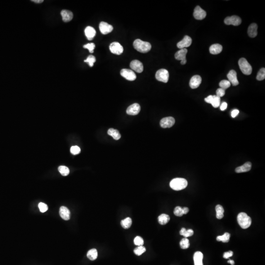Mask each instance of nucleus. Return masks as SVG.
Returning <instances> with one entry per match:
<instances>
[{
	"mask_svg": "<svg viewBox=\"0 0 265 265\" xmlns=\"http://www.w3.org/2000/svg\"><path fill=\"white\" fill-rule=\"evenodd\" d=\"M38 207L39 208L40 211L42 213H44L45 212L47 211L48 209V206L46 205V204L42 203V202L39 203Z\"/></svg>",
	"mask_w": 265,
	"mask_h": 265,
	"instance_id": "obj_43",
	"label": "nucleus"
},
{
	"mask_svg": "<svg viewBox=\"0 0 265 265\" xmlns=\"http://www.w3.org/2000/svg\"><path fill=\"white\" fill-rule=\"evenodd\" d=\"M58 170L62 176H67L69 174V172H70V170H69V168L67 167L64 166V165L60 166L58 168Z\"/></svg>",
	"mask_w": 265,
	"mask_h": 265,
	"instance_id": "obj_32",
	"label": "nucleus"
},
{
	"mask_svg": "<svg viewBox=\"0 0 265 265\" xmlns=\"http://www.w3.org/2000/svg\"><path fill=\"white\" fill-rule=\"evenodd\" d=\"M210 52L213 55H217L221 52L222 46L219 44H214L210 47Z\"/></svg>",
	"mask_w": 265,
	"mask_h": 265,
	"instance_id": "obj_24",
	"label": "nucleus"
},
{
	"mask_svg": "<svg viewBox=\"0 0 265 265\" xmlns=\"http://www.w3.org/2000/svg\"><path fill=\"white\" fill-rule=\"evenodd\" d=\"M108 135L113 137L115 140H118L121 138L120 134L119 131L113 128H111L108 130Z\"/></svg>",
	"mask_w": 265,
	"mask_h": 265,
	"instance_id": "obj_25",
	"label": "nucleus"
},
{
	"mask_svg": "<svg viewBox=\"0 0 265 265\" xmlns=\"http://www.w3.org/2000/svg\"><path fill=\"white\" fill-rule=\"evenodd\" d=\"M180 235H182L185 237V238H188L189 237H191L194 235V231L192 229H188L186 230L185 228H182L180 231Z\"/></svg>",
	"mask_w": 265,
	"mask_h": 265,
	"instance_id": "obj_30",
	"label": "nucleus"
},
{
	"mask_svg": "<svg viewBox=\"0 0 265 265\" xmlns=\"http://www.w3.org/2000/svg\"><path fill=\"white\" fill-rule=\"evenodd\" d=\"M192 43V38L189 36L186 35L181 41L177 43V46L178 48L182 49H184L186 47H189L191 46Z\"/></svg>",
	"mask_w": 265,
	"mask_h": 265,
	"instance_id": "obj_12",
	"label": "nucleus"
},
{
	"mask_svg": "<svg viewBox=\"0 0 265 265\" xmlns=\"http://www.w3.org/2000/svg\"><path fill=\"white\" fill-rule=\"evenodd\" d=\"M155 77L158 81L166 83L169 79V72L165 69H161L157 71Z\"/></svg>",
	"mask_w": 265,
	"mask_h": 265,
	"instance_id": "obj_5",
	"label": "nucleus"
},
{
	"mask_svg": "<svg viewBox=\"0 0 265 265\" xmlns=\"http://www.w3.org/2000/svg\"><path fill=\"white\" fill-rule=\"evenodd\" d=\"M174 118L170 116L163 118L160 121L161 126L163 128H170L174 125Z\"/></svg>",
	"mask_w": 265,
	"mask_h": 265,
	"instance_id": "obj_11",
	"label": "nucleus"
},
{
	"mask_svg": "<svg viewBox=\"0 0 265 265\" xmlns=\"http://www.w3.org/2000/svg\"><path fill=\"white\" fill-rule=\"evenodd\" d=\"M86 36L88 40H91L93 39L96 35L95 30L91 26H88L84 30Z\"/></svg>",
	"mask_w": 265,
	"mask_h": 265,
	"instance_id": "obj_21",
	"label": "nucleus"
},
{
	"mask_svg": "<svg viewBox=\"0 0 265 265\" xmlns=\"http://www.w3.org/2000/svg\"><path fill=\"white\" fill-rule=\"evenodd\" d=\"M230 235L228 233H226L222 236L217 237V241H222L223 243H228L230 240Z\"/></svg>",
	"mask_w": 265,
	"mask_h": 265,
	"instance_id": "obj_31",
	"label": "nucleus"
},
{
	"mask_svg": "<svg viewBox=\"0 0 265 265\" xmlns=\"http://www.w3.org/2000/svg\"><path fill=\"white\" fill-rule=\"evenodd\" d=\"M60 215L62 219L68 221L70 218V211L66 207H61L60 209Z\"/></svg>",
	"mask_w": 265,
	"mask_h": 265,
	"instance_id": "obj_18",
	"label": "nucleus"
},
{
	"mask_svg": "<svg viewBox=\"0 0 265 265\" xmlns=\"http://www.w3.org/2000/svg\"><path fill=\"white\" fill-rule=\"evenodd\" d=\"M174 214L175 216H177V217H182L184 214L183 212L182 208H181V207L179 206L175 207L174 210Z\"/></svg>",
	"mask_w": 265,
	"mask_h": 265,
	"instance_id": "obj_41",
	"label": "nucleus"
},
{
	"mask_svg": "<svg viewBox=\"0 0 265 265\" xmlns=\"http://www.w3.org/2000/svg\"><path fill=\"white\" fill-rule=\"evenodd\" d=\"M99 29L102 34L107 35L112 32L113 28L111 25H110L107 23L101 22L99 25Z\"/></svg>",
	"mask_w": 265,
	"mask_h": 265,
	"instance_id": "obj_13",
	"label": "nucleus"
},
{
	"mask_svg": "<svg viewBox=\"0 0 265 265\" xmlns=\"http://www.w3.org/2000/svg\"><path fill=\"white\" fill-rule=\"evenodd\" d=\"M60 14L62 16V20L64 22H69L73 19V13L68 10H62V11H61Z\"/></svg>",
	"mask_w": 265,
	"mask_h": 265,
	"instance_id": "obj_19",
	"label": "nucleus"
},
{
	"mask_svg": "<svg viewBox=\"0 0 265 265\" xmlns=\"http://www.w3.org/2000/svg\"><path fill=\"white\" fill-rule=\"evenodd\" d=\"M70 152L73 155H77L79 154L81 152V149L78 146H72L71 149H70Z\"/></svg>",
	"mask_w": 265,
	"mask_h": 265,
	"instance_id": "obj_42",
	"label": "nucleus"
},
{
	"mask_svg": "<svg viewBox=\"0 0 265 265\" xmlns=\"http://www.w3.org/2000/svg\"><path fill=\"white\" fill-rule=\"evenodd\" d=\"M85 62H87L89 64V66L92 67L93 66L94 63L96 62V58L92 55H90L87 57L86 60H84Z\"/></svg>",
	"mask_w": 265,
	"mask_h": 265,
	"instance_id": "obj_38",
	"label": "nucleus"
},
{
	"mask_svg": "<svg viewBox=\"0 0 265 265\" xmlns=\"http://www.w3.org/2000/svg\"><path fill=\"white\" fill-rule=\"evenodd\" d=\"M140 111V106L138 104L135 103L132 104L127 108L126 113L127 114L131 116H135L138 114Z\"/></svg>",
	"mask_w": 265,
	"mask_h": 265,
	"instance_id": "obj_14",
	"label": "nucleus"
},
{
	"mask_svg": "<svg viewBox=\"0 0 265 265\" xmlns=\"http://www.w3.org/2000/svg\"><path fill=\"white\" fill-rule=\"evenodd\" d=\"M87 257L89 260L91 261L95 260L98 257V252L95 248L89 250L87 253Z\"/></svg>",
	"mask_w": 265,
	"mask_h": 265,
	"instance_id": "obj_26",
	"label": "nucleus"
},
{
	"mask_svg": "<svg viewBox=\"0 0 265 265\" xmlns=\"http://www.w3.org/2000/svg\"><path fill=\"white\" fill-rule=\"evenodd\" d=\"M130 67L133 70L138 73H141L143 71V64L138 60H134L130 63Z\"/></svg>",
	"mask_w": 265,
	"mask_h": 265,
	"instance_id": "obj_16",
	"label": "nucleus"
},
{
	"mask_svg": "<svg viewBox=\"0 0 265 265\" xmlns=\"http://www.w3.org/2000/svg\"><path fill=\"white\" fill-rule=\"evenodd\" d=\"M170 220V216L167 214H162L158 217V221L161 225H165Z\"/></svg>",
	"mask_w": 265,
	"mask_h": 265,
	"instance_id": "obj_27",
	"label": "nucleus"
},
{
	"mask_svg": "<svg viewBox=\"0 0 265 265\" xmlns=\"http://www.w3.org/2000/svg\"><path fill=\"white\" fill-rule=\"evenodd\" d=\"M239 66L244 74L249 75L252 73L253 68L248 60L244 58H241L239 60Z\"/></svg>",
	"mask_w": 265,
	"mask_h": 265,
	"instance_id": "obj_4",
	"label": "nucleus"
},
{
	"mask_svg": "<svg viewBox=\"0 0 265 265\" xmlns=\"http://www.w3.org/2000/svg\"><path fill=\"white\" fill-rule=\"evenodd\" d=\"M233 253L232 251H229L228 252H226L223 254V258L225 259H228L229 257H231L233 256Z\"/></svg>",
	"mask_w": 265,
	"mask_h": 265,
	"instance_id": "obj_45",
	"label": "nucleus"
},
{
	"mask_svg": "<svg viewBox=\"0 0 265 265\" xmlns=\"http://www.w3.org/2000/svg\"><path fill=\"white\" fill-rule=\"evenodd\" d=\"M258 26L255 23H253L249 26L248 28V33L249 37L251 38L255 37L257 35Z\"/></svg>",
	"mask_w": 265,
	"mask_h": 265,
	"instance_id": "obj_22",
	"label": "nucleus"
},
{
	"mask_svg": "<svg viewBox=\"0 0 265 265\" xmlns=\"http://www.w3.org/2000/svg\"><path fill=\"white\" fill-rule=\"evenodd\" d=\"M227 107V104L226 102H224L221 104L220 107L221 111H224L226 109Z\"/></svg>",
	"mask_w": 265,
	"mask_h": 265,
	"instance_id": "obj_48",
	"label": "nucleus"
},
{
	"mask_svg": "<svg viewBox=\"0 0 265 265\" xmlns=\"http://www.w3.org/2000/svg\"><path fill=\"white\" fill-rule=\"evenodd\" d=\"M183 214H187L189 211V208H187V207H184V208H183Z\"/></svg>",
	"mask_w": 265,
	"mask_h": 265,
	"instance_id": "obj_49",
	"label": "nucleus"
},
{
	"mask_svg": "<svg viewBox=\"0 0 265 265\" xmlns=\"http://www.w3.org/2000/svg\"><path fill=\"white\" fill-rule=\"evenodd\" d=\"M202 79L199 75H194L191 78L190 82V86L192 89H195L199 87L201 83Z\"/></svg>",
	"mask_w": 265,
	"mask_h": 265,
	"instance_id": "obj_15",
	"label": "nucleus"
},
{
	"mask_svg": "<svg viewBox=\"0 0 265 265\" xmlns=\"http://www.w3.org/2000/svg\"><path fill=\"white\" fill-rule=\"evenodd\" d=\"M228 263H230L231 265H234V264H235L234 261L233 260H229L228 261Z\"/></svg>",
	"mask_w": 265,
	"mask_h": 265,
	"instance_id": "obj_51",
	"label": "nucleus"
},
{
	"mask_svg": "<svg viewBox=\"0 0 265 265\" xmlns=\"http://www.w3.org/2000/svg\"><path fill=\"white\" fill-rule=\"evenodd\" d=\"M135 245L138 246H143L144 244V241L141 237L137 236L134 240Z\"/></svg>",
	"mask_w": 265,
	"mask_h": 265,
	"instance_id": "obj_39",
	"label": "nucleus"
},
{
	"mask_svg": "<svg viewBox=\"0 0 265 265\" xmlns=\"http://www.w3.org/2000/svg\"><path fill=\"white\" fill-rule=\"evenodd\" d=\"M180 245L182 249H187L188 248H189L190 246L189 239H188L186 238L183 239L180 243Z\"/></svg>",
	"mask_w": 265,
	"mask_h": 265,
	"instance_id": "obj_34",
	"label": "nucleus"
},
{
	"mask_svg": "<svg viewBox=\"0 0 265 265\" xmlns=\"http://www.w3.org/2000/svg\"><path fill=\"white\" fill-rule=\"evenodd\" d=\"M216 211L217 212V219H221L224 216V209L222 206L220 205H217L216 207Z\"/></svg>",
	"mask_w": 265,
	"mask_h": 265,
	"instance_id": "obj_29",
	"label": "nucleus"
},
{
	"mask_svg": "<svg viewBox=\"0 0 265 265\" xmlns=\"http://www.w3.org/2000/svg\"><path fill=\"white\" fill-rule=\"evenodd\" d=\"M145 251H146V248L144 246H138V247H137L134 249V252L136 255L140 256L141 255V254H143V253H145Z\"/></svg>",
	"mask_w": 265,
	"mask_h": 265,
	"instance_id": "obj_33",
	"label": "nucleus"
},
{
	"mask_svg": "<svg viewBox=\"0 0 265 265\" xmlns=\"http://www.w3.org/2000/svg\"><path fill=\"white\" fill-rule=\"evenodd\" d=\"M225 24H226L227 25H232L237 26L240 25L241 24V19L240 17L236 15L230 16V17H227L226 19H224V21Z\"/></svg>",
	"mask_w": 265,
	"mask_h": 265,
	"instance_id": "obj_7",
	"label": "nucleus"
},
{
	"mask_svg": "<svg viewBox=\"0 0 265 265\" xmlns=\"http://www.w3.org/2000/svg\"><path fill=\"white\" fill-rule=\"evenodd\" d=\"M187 53L188 50L186 48L180 49L175 54V58L177 60H181V64L184 65L187 63L186 55Z\"/></svg>",
	"mask_w": 265,
	"mask_h": 265,
	"instance_id": "obj_6",
	"label": "nucleus"
},
{
	"mask_svg": "<svg viewBox=\"0 0 265 265\" xmlns=\"http://www.w3.org/2000/svg\"><path fill=\"white\" fill-rule=\"evenodd\" d=\"M265 68H262L259 70L258 73L257 74L256 79L258 81H262L265 79Z\"/></svg>",
	"mask_w": 265,
	"mask_h": 265,
	"instance_id": "obj_35",
	"label": "nucleus"
},
{
	"mask_svg": "<svg viewBox=\"0 0 265 265\" xmlns=\"http://www.w3.org/2000/svg\"><path fill=\"white\" fill-rule=\"evenodd\" d=\"M194 16L197 20H203L206 16V12L204 10L202 9L200 6H197L194 10Z\"/></svg>",
	"mask_w": 265,
	"mask_h": 265,
	"instance_id": "obj_10",
	"label": "nucleus"
},
{
	"mask_svg": "<svg viewBox=\"0 0 265 265\" xmlns=\"http://www.w3.org/2000/svg\"><path fill=\"white\" fill-rule=\"evenodd\" d=\"M203 255L200 251H197L194 256V265H203Z\"/></svg>",
	"mask_w": 265,
	"mask_h": 265,
	"instance_id": "obj_23",
	"label": "nucleus"
},
{
	"mask_svg": "<svg viewBox=\"0 0 265 265\" xmlns=\"http://www.w3.org/2000/svg\"><path fill=\"white\" fill-rule=\"evenodd\" d=\"M132 221L130 217H127L121 221V225L123 228L128 229L132 226Z\"/></svg>",
	"mask_w": 265,
	"mask_h": 265,
	"instance_id": "obj_28",
	"label": "nucleus"
},
{
	"mask_svg": "<svg viewBox=\"0 0 265 265\" xmlns=\"http://www.w3.org/2000/svg\"><path fill=\"white\" fill-rule=\"evenodd\" d=\"M120 74L123 77L128 81H133L136 79V75L132 70L128 69H123L121 70Z\"/></svg>",
	"mask_w": 265,
	"mask_h": 265,
	"instance_id": "obj_8",
	"label": "nucleus"
},
{
	"mask_svg": "<svg viewBox=\"0 0 265 265\" xmlns=\"http://www.w3.org/2000/svg\"><path fill=\"white\" fill-rule=\"evenodd\" d=\"M251 166L252 165L250 162H246L243 165L237 167L235 170V172H236L237 173H243L249 172L251 168Z\"/></svg>",
	"mask_w": 265,
	"mask_h": 265,
	"instance_id": "obj_20",
	"label": "nucleus"
},
{
	"mask_svg": "<svg viewBox=\"0 0 265 265\" xmlns=\"http://www.w3.org/2000/svg\"><path fill=\"white\" fill-rule=\"evenodd\" d=\"M187 186V181L184 178H175L170 183V187L175 191H180L185 189Z\"/></svg>",
	"mask_w": 265,
	"mask_h": 265,
	"instance_id": "obj_2",
	"label": "nucleus"
},
{
	"mask_svg": "<svg viewBox=\"0 0 265 265\" xmlns=\"http://www.w3.org/2000/svg\"><path fill=\"white\" fill-rule=\"evenodd\" d=\"M225 93H226L225 90L222 89L221 88L218 89L217 90V91H216V95L218 96V97H220V98H221V97L225 95Z\"/></svg>",
	"mask_w": 265,
	"mask_h": 265,
	"instance_id": "obj_44",
	"label": "nucleus"
},
{
	"mask_svg": "<svg viewBox=\"0 0 265 265\" xmlns=\"http://www.w3.org/2000/svg\"><path fill=\"white\" fill-rule=\"evenodd\" d=\"M227 78L228 79L229 82L233 86H236L238 85L239 81L237 79L236 72L234 70H230L228 74L227 75Z\"/></svg>",
	"mask_w": 265,
	"mask_h": 265,
	"instance_id": "obj_17",
	"label": "nucleus"
},
{
	"mask_svg": "<svg viewBox=\"0 0 265 265\" xmlns=\"http://www.w3.org/2000/svg\"><path fill=\"white\" fill-rule=\"evenodd\" d=\"M83 47L85 49L89 50V52L91 53H93L94 52V49L95 47V44L93 43H88V44L84 45Z\"/></svg>",
	"mask_w": 265,
	"mask_h": 265,
	"instance_id": "obj_40",
	"label": "nucleus"
},
{
	"mask_svg": "<svg viewBox=\"0 0 265 265\" xmlns=\"http://www.w3.org/2000/svg\"><path fill=\"white\" fill-rule=\"evenodd\" d=\"M214 96L213 98V101L212 102L211 105L213 106V107L216 108L219 107L221 103V98L218 97L217 95Z\"/></svg>",
	"mask_w": 265,
	"mask_h": 265,
	"instance_id": "obj_36",
	"label": "nucleus"
},
{
	"mask_svg": "<svg viewBox=\"0 0 265 265\" xmlns=\"http://www.w3.org/2000/svg\"><path fill=\"white\" fill-rule=\"evenodd\" d=\"M213 98H214L213 95L208 96V97L205 98V101L207 103L211 104L212 102L213 101Z\"/></svg>",
	"mask_w": 265,
	"mask_h": 265,
	"instance_id": "obj_46",
	"label": "nucleus"
},
{
	"mask_svg": "<svg viewBox=\"0 0 265 265\" xmlns=\"http://www.w3.org/2000/svg\"><path fill=\"white\" fill-rule=\"evenodd\" d=\"M239 113V111L238 110H234L231 112V116L233 118H236L238 116Z\"/></svg>",
	"mask_w": 265,
	"mask_h": 265,
	"instance_id": "obj_47",
	"label": "nucleus"
},
{
	"mask_svg": "<svg viewBox=\"0 0 265 265\" xmlns=\"http://www.w3.org/2000/svg\"><path fill=\"white\" fill-rule=\"evenodd\" d=\"M32 1L35 3H40L43 2V0H33Z\"/></svg>",
	"mask_w": 265,
	"mask_h": 265,
	"instance_id": "obj_50",
	"label": "nucleus"
},
{
	"mask_svg": "<svg viewBox=\"0 0 265 265\" xmlns=\"http://www.w3.org/2000/svg\"><path fill=\"white\" fill-rule=\"evenodd\" d=\"M110 50L113 54L119 55L123 52V48L120 43L117 42H114L110 45Z\"/></svg>",
	"mask_w": 265,
	"mask_h": 265,
	"instance_id": "obj_9",
	"label": "nucleus"
},
{
	"mask_svg": "<svg viewBox=\"0 0 265 265\" xmlns=\"http://www.w3.org/2000/svg\"><path fill=\"white\" fill-rule=\"evenodd\" d=\"M237 221L239 226L243 229L248 228L251 226V219L245 213H240L237 217Z\"/></svg>",
	"mask_w": 265,
	"mask_h": 265,
	"instance_id": "obj_3",
	"label": "nucleus"
},
{
	"mask_svg": "<svg viewBox=\"0 0 265 265\" xmlns=\"http://www.w3.org/2000/svg\"><path fill=\"white\" fill-rule=\"evenodd\" d=\"M219 86L221 88L225 90L230 87L231 86V83L229 82V81L224 80H222L221 81V82L219 83Z\"/></svg>",
	"mask_w": 265,
	"mask_h": 265,
	"instance_id": "obj_37",
	"label": "nucleus"
},
{
	"mask_svg": "<svg viewBox=\"0 0 265 265\" xmlns=\"http://www.w3.org/2000/svg\"><path fill=\"white\" fill-rule=\"evenodd\" d=\"M133 46L135 49L142 53L148 52L151 49L150 43L148 42H143L139 39L135 40L134 42Z\"/></svg>",
	"mask_w": 265,
	"mask_h": 265,
	"instance_id": "obj_1",
	"label": "nucleus"
}]
</instances>
